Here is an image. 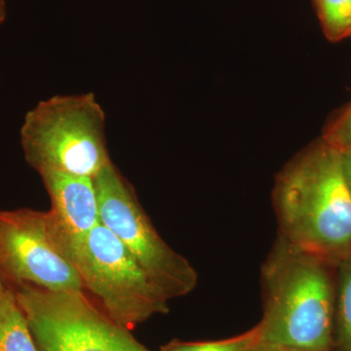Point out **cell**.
<instances>
[{
  "instance_id": "cell-16",
  "label": "cell",
  "mask_w": 351,
  "mask_h": 351,
  "mask_svg": "<svg viewBox=\"0 0 351 351\" xmlns=\"http://www.w3.org/2000/svg\"><path fill=\"white\" fill-rule=\"evenodd\" d=\"M7 17V5L5 0H0V27L5 22Z\"/></svg>"
},
{
  "instance_id": "cell-11",
  "label": "cell",
  "mask_w": 351,
  "mask_h": 351,
  "mask_svg": "<svg viewBox=\"0 0 351 351\" xmlns=\"http://www.w3.org/2000/svg\"><path fill=\"white\" fill-rule=\"evenodd\" d=\"M323 32L329 40L351 38V0H315Z\"/></svg>"
},
{
  "instance_id": "cell-7",
  "label": "cell",
  "mask_w": 351,
  "mask_h": 351,
  "mask_svg": "<svg viewBox=\"0 0 351 351\" xmlns=\"http://www.w3.org/2000/svg\"><path fill=\"white\" fill-rule=\"evenodd\" d=\"M0 271L11 288L84 291L78 270L55 242L47 212L0 210Z\"/></svg>"
},
{
  "instance_id": "cell-2",
  "label": "cell",
  "mask_w": 351,
  "mask_h": 351,
  "mask_svg": "<svg viewBox=\"0 0 351 351\" xmlns=\"http://www.w3.org/2000/svg\"><path fill=\"white\" fill-rule=\"evenodd\" d=\"M337 265L279 235L263 263L261 341L293 351H331Z\"/></svg>"
},
{
  "instance_id": "cell-8",
  "label": "cell",
  "mask_w": 351,
  "mask_h": 351,
  "mask_svg": "<svg viewBox=\"0 0 351 351\" xmlns=\"http://www.w3.org/2000/svg\"><path fill=\"white\" fill-rule=\"evenodd\" d=\"M40 177L51 200L47 211L51 232L64 254L101 223L94 180L61 173H45Z\"/></svg>"
},
{
  "instance_id": "cell-18",
  "label": "cell",
  "mask_w": 351,
  "mask_h": 351,
  "mask_svg": "<svg viewBox=\"0 0 351 351\" xmlns=\"http://www.w3.org/2000/svg\"><path fill=\"white\" fill-rule=\"evenodd\" d=\"M291 351H293V350H291Z\"/></svg>"
},
{
  "instance_id": "cell-14",
  "label": "cell",
  "mask_w": 351,
  "mask_h": 351,
  "mask_svg": "<svg viewBox=\"0 0 351 351\" xmlns=\"http://www.w3.org/2000/svg\"><path fill=\"white\" fill-rule=\"evenodd\" d=\"M341 159H343V173H345L346 180L351 191V151L341 154Z\"/></svg>"
},
{
  "instance_id": "cell-17",
  "label": "cell",
  "mask_w": 351,
  "mask_h": 351,
  "mask_svg": "<svg viewBox=\"0 0 351 351\" xmlns=\"http://www.w3.org/2000/svg\"><path fill=\"white\" fill-rule=\"evenodd\" d=\"M11 288V286L9 285L8 282H7L6 279L4 278L3 274L0 271V298L2 297L5 293L7 290Z\"/></svg>"
},
{
  "instance_id": "cell-1",
  "label": "cell",
  "mask_w": 351,
  "mask_h": 351,
  "mask_svg": "<svg viewBox=\"0 0 351 351\" xmlns=\"http://www.w3.org/2000/svg\"><path fill=\"white\" fill-rule=\"evenodd\" d=\"M279 235L332 265L351 258V191L341 154L321 141L295 157L274 191Z\"/></svg>"
},
{
  "instance_id": "cell-5",
  "label": "cell",
  "mask_w": 351,
  "mask_h": 351,
  "mask_svg": "<svg viewBox=\"0 0 351 351\" xmlns=\"http://www.w3.org/2000/svg\"><path fill=\"white\" fill-rule=\"evenodd\" d=\"M93 180L101 223L122 242L156 287L169 301L193 292L198 281L195 267L161 239L112 161Z\"/></svg>"
},
{
  "instance_id": "cell-3",
  "label": "cell",
  "mask_w": 351,
  "mask_h": 351,
  "mask_svg": "<svg viewBox=\"0 0 351 351\" xmlns=\"http://www.w3.org/2000/svg\"><path fill=\"white\" fill-rule=\"evenodd\" d=\"M20 142L25 161L45 173L94 179L110 162L106 114L93 93L57 95L25 114Z\"/></svg>"
},
{
  "instance_id": "cell-9",
  "label": "cell",
  "mask_w": 351,
  "mask_h": 351,
  "mask_svg": "<svg viewBox=\"0 0 351 351\" xmlns=\"http://www.w3.org/2000/svg\"><path fill=\"white\" fill-rule=\"evenodd\" d=\"M0 351H39L12 288L0 298Z\"/></svg>"
},
{
  "instance_id": "cell-12",
  "label": "cell",
  "mask_w": 351,
  "mask_h": 351,
  "mask_svg": "<svg viewBox=\"0 0 351 351\" xmlns=\"http://www.w3.org/2000/svg\"><path fill=\"white\" fill-rule=\"evenodd\" d=\"M260 343V328L256 326L239 336L219 341H174L162 346L160 351H251Z\"/></svg>"
},
{
  "instance_id": "cell-4",
  "label": "cell",
  "mask_w": 351,
  "mask_h": 351,
  "mask_svg": "<svg viewBox=\"0 0 351 351\" xmlns=\"http://www.w3.org/2000/svg\"><path fill=\"white\" fill-rule=\"evenodd\" d=\"M64 254L78 270L84 290L97 298L101 311L119 326L131 331L152 316L169 311V300L103 223Z\"/></svg>"
},
{
  "instance_id": "cell-6",
  "label": "cell",
  "mask_w": 351,
  "mask_h": 351,
  "mask_svg": "<svg viewBox=\"0 0 351 351\" xmlns=\"http://www.w3.org/2000/svg\"><path fill=\"white\" fill-rule=\"evenodd\" d=\"M39 351H152L110 319L84 291L13 289Z\"/></svg>"
},
{
  "instance_id": "cell-10",
  "label": "cell",
  "mask_w": 351,
  "mask_h": 351,
  "mask_svg": "<svg viewBox=\"0 0 351 351\" xmlns=\"http://www.w3.org/2000/svg\"><path fill=\"white\" fill-rule=\"evenodd\" d=\"M334 345L337 351H351V258L337 265Z\"/></svg>"
},
{
  "instance_id": "cell-13",
  "label": "cell",
  "mask_w": 351,
  "mask_h": 351,
  "mask_svg": "<svg viewBox=\"0 0 351 351\" xmlns=\"http://www.w3.org/2000/svg\"><path fill=\"white\" fill-rule=\"evenodd\" d=\"M323 141L341 154L351 151V104L328 126Z\"/></svg>"
},
{
  "instance_id": "cell-15",
  "label": "cell",
  "mask_w": 351,
  "mask_h": 351,
  "mask_svg": "<svg viewBox=\"0 0 351 351\" xmlns=\"http://www.w3.org/2000/svg\"><path fill=\"white\" fill-rule=\"evenodd\" d=\"M251 351H291L286 350V348H279V346H274L267 345V343H263L261 341L260 343L255 348H253Z\"/></svg>"
}]
</instances>
